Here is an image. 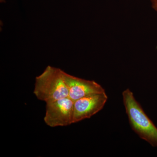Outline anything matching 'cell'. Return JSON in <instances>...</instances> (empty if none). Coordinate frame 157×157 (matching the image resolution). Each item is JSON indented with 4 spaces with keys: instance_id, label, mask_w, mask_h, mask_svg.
I'll use <instances>...</instances> for the list:
<instances>
[{
    "instance_id": "6",
    "label": "cell",
    "mask_w": 157,
    "mask_h": 157,
    "mask_svg": "<svg viewBox=\"0 0 157 157\" xmlns=\"http://www.w3.org/2000/svg\"><path fill=\"white\" fill-rule=\"evenodd\" d=\"M151 1L153 9L157 12V0H151Z\"/></svg>"
},
{
    "instance_id": "4",
    "label": "cell",
    "mask_w": 157,
    "mask_h": 157,
    "mask_svg": "<svg viewBox=\"0 0 157 157\" xmlns=\"http://www.w3.org/2000/svg\"><path fill=\"white\" fill-rule=\"evenodd\" d=\"M108 100L105 92L85 96L74 101L73 123L95 115L104 108Z\"/></svg>"
},
{
    "instance_id": "2",
    "label": "cell",
    "mask_w": 157,
    "mask_h": 157,
    "mask_svg": "<svg viewBox=\"0 0 157 157\" xmlns=\"http://www.w3.org/2000/svg\"><path fill=\"white\" fill-rule=\"evenodd\" d=\"M33 94L38 100L46 103L68 97L69 92L62 70L48 66L36 77Z\"/></svg>"
},
{
    "instance_id": "1",
    "label": "cell",
    "mask_w": 157,
    "mask_h": 157,
    "mask_svg": "<svg viewBox=\"0 0 157 157\" xmlns=\"http://www.w3.org/2000/svg\"><path fill=\"white\" fill-rule=\"evenodd\" d=\"M123 100L131 128L140 138L157 147V128L144 111L129 88L122 93Z\"/></svg>"
},
{
    "instance_id": "5",
    "label": "cell",
    "mask_w": 157,
    "mask_h": 157,
    "mask_svg": "<svg viewBox=\"0 0 157 157\" xmlns=\"http://www.w3.org/2000/svg\"><path fill=\"white\" fill-rule=\"evenodd\" d=\"M62 75L69 92L68 97L74 102L89 95L105 92L101 85L94 80L78 78L63 70Z\"/></svg>"
},
{
    "instance_id": "3",
    "label": "cell",
    "mask_w": 157,
    "mask_h": 157,
    "mask_svg": "<svg viewBox=\"0 0 157 157\" xmlns=\"http://www.w3.org/2000/svg\"><path fill=\"white\" fill-rule=\"evenodd\" d=\"M73 107L74 101L69 97L46 103L44 122L51 128L73 124Z\"/></svg>"
}]
</instances>
